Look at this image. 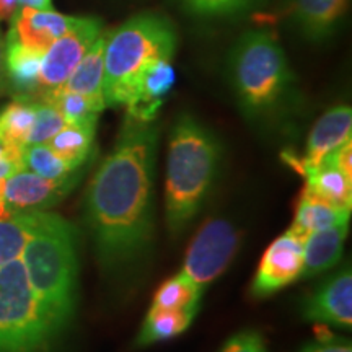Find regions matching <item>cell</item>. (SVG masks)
Instances as JSON below:
<instances>
[{"instance_id":"9a60e30c","label":"cell","mask_w":352,"mask_h":352,"mask_svg":"<svg viewBox=\"0 0 352 352\" xmlns=\"http://www.w3.org/2000/svg\"><path fill=\"white\" fill-rule=\"evenodd\" d=\"M283 157L294 170L305 176V189L310 195L336 208L351 209L352 178L342 173L329 158H324L320 165H307L294 153L285 152Z\"/></svg>"},{"instance_id":"603a6c76","label":"cell","mask_w":352,"mask_h":352,"mask_svg":"<svg viewBox=\"0 0 352 352\" xmlns=\"http://www.w3.org/2000/svg\"><path fill=\"white\" fill-rule=\"evenodd\" d=\"M38 100L51 103L57 111L63 114L67 124H98L100 113L107 108L103 101H96L90 96L74 94V91L52 90L44 94Z\"/></svg>"},{"instance_id":"7c38bea8","label":"cell","mask_w":352,"mask_h":352,"mask_svg":"<svg viewBox=\"0 0 352 352\" xmlns=\"http://www.w3.org/2000/svg\"><path fill=\"white\" fill-rule=\"evenodd\" d=\"M351 0H285V16L308 43L331 39L344 23Z\"/></svg>"},{"instance_id":"d6986e66","label":"cell","mask_w":352,"mask_h":352,"mask_svg":"<svg viewBox=\"0 0 352 352\" xmlns=\"http://www.w3.org/2000/svg\"><path fill=\"white\" fill-rule=\"evenodd\" d=\"M104 43H107V32H103L98 39L91 44L90 50L83 56V59L70 74L63 87L56 90L74 91L90 96L96 101H103V78H104ZM43 96V95H41ZM107 104V103H104Z\"/></svg>"},{"instance_id":"277c9868","label":"cell","mask_w":352,"mask_h":352,"mask_svg":"<svg viewBox=\"0 0 352 352\" xmlns=\"http://www.w3.org/2000/svg\"><path fill=\"white\" fill-rule=\"evenodd\" d=\"M178 33L166 15L142 12L107 32L103 96L107 107H124L132 82L157 57L173 59Z\"/></svg>"},{"instance_id":"ffe728a7","label":"cell","mask_w":352,"mask_h":352,"mask_svg":"<svg viewBox=\"0 0 352 352\" xmlns=\"http://www.w3.org/2000/svg\"><path fill=\"white\" fill-rule=\"evenodd\" d=\"M349 217L351 209H342L328 204V202L310 195L307 189H303L300 199L297 202L296 219H294L292 227L289 230L294 235H297L302 241H305L310 233L338 226V223L342 222H349Z\"/></svg>"},{"instance_id":"5bb4252c","label":"cell","mask_w":352,"mask_h":352,"mask_svg":"<svg viewBox=\"0 0 352 352\" xmlns=\"http://www.w3.org/2000/svg\"><path fill=\"white\" fill-rule=\"evenodd\" d=\"M303 316L310 321L351 328L352 324V274L342 270L324 283L305 303Z\"/></svg>"},{"instance_id":"5b68a950","label":"cell","mask_w":352,"mask_h":352,"mask_svg":"<svg viewBox=\"0 0 352 352\" xmlns=\"http://www.w3.org/2000/svg\"><path fill=\"white\" fill-rule=\"evenodd\" d=\"M228 78L241 109L252 118L274 111L294 83L287 57L270 30L241 34L228 57Z\"/></svg>"},{"instance_id":"7a4b0ae2","label":"cell","mask_w":352,"mask_h":352,"mask_svg":"<svg viewBox=\"0 0 352 352\" xmlns=\"http://www.w3.org/2000/svg\"><path fill=\"white\" fill-rule=\"evenodd\" d=\"M44 315L57 331L72 315L76 297V235L56 214H28V235L20 256Z\"/></svg>"},{"instance_id":"8992f818","label":"cell","mask_w":352,"mask_h":352,"mask_svg":"<svg viewBox=\"0 0 352 352\" xmlns=\"http://www.w3.org/2000/svg\"><path fill=\"white\" fill-rule=\"evenodd\" d=\"M56 333L23 261L16 258L0 267V352H41Z\"/></svg>"},{"instance_id":"8d00e7d4","label":"cell","mask_w":352,"mask_h":352,"mask_svg":"<svg viewBox=\"0 0 352 352\" xmlns=\"http://www.w3.org/2000/svg\"><path fill=\"white\" fill-rule=\"evenodd\" d=\"M21 151L23 148H13L0 139V158H13V160H21Z\"/></svg>"},{"instance_id":"1f68e13d","label":"cell","mask_w":352,"mask_h":352,"mask_svg":"<svg viewBox=\"0 0 352 352\" xmlns=\"http://www.w3.org/2000/svg\"><path fill=\"white\" fill-rule=\"evenodd\" d=\"M329 160L333 162L334 165L340 168L346 176L352 178V144L351 140H347L346 144H342L336 152H333L331 155L328 157Z\"/></svg>"},{"instance_id":"ba28073f","label":"cell","mask_w":352,"mask_h":352,"mask_svg":"<svg viewBox=\"0 0 352 352\" xmlns=\"http://www.w3.org/2000/svg\"><path fill=\"white\" fill-rule=\"evenodd\" d=\"M103 32V21L100 19L78 16L77 23L59 39H56L43 54L38 95L34 100L63 87L74 69L83 59V56L87 54V51L90 50L91 44Z\"/></svg>"},{"instance_id":"e0dca14e","label":"cell","mask_w":352,"mask_h":352,"mask_svg":"<svg viewBox=\"0 0 352 352\" xmlns=\"http://www.w3.org/2000/svg\"><path fill=\"white\" fill-rule=\"evenodd\" d=\"M43 52L30 50L13 38L6 39V82L15 98L34 100L38 95Z\"/></svg>"},{"instance_id":"44dd1931","label":"cell","mask_w":352,"mask_h":352,"mask_svg":"<svg viewBox=\"0 0 352 352\" xmlns=\"http://www.w3.org/2000/svg\"><path fill=\"white\" fill-rule=\"evenodd\" d=\"M196 314L197 310H192V308L168 310V308L152 305L147 316H145L138 340H135V346L145 347L179 336L191 327Z\"/></svg>"},{"instance_id":"83f0119b","label":"cell","mask_w":352,"mask_h":352,"mask_svg":"<svg viewBox=\"0 0 352 352\" xmlns=\"http://www.w3.org/2000/svg\"><path fill=\"white\" fill-rule=\"evenodd\" d=\"M263 0H179L188 13L204 19H219L248 12L259 6Z\"/></svg>"},{"instance_id":"8fae6325","label":"cell","mask_w":352,"mask_h":352,"mask_svg":"<svg viewBox=\"0 0 352 352\" xmlns=\"http://www.w3.org/2000/svg\"><path fill=\"white\" fill-rule=\"evenodd\" d=\"M176 72L171 59L157 57L142 67L132 82L126 101L127 118L140 122H152L166 96L173 90Z\"/></svg>"},{"instance_id":"d6a6232c","label":"cell","mask_w":352,"mask_h":352,"mask_svg":"<svg viewBox=\"0 0 352 352\" xmlns=\"http://www.w3.org/2000/svg\"><path fill=\"white\" fill-rule=\"evenodd\" d=\"M19 10V0H0V21L12 20Z\"/></svg>"},{"instance_id":"cb8c5ba5","label":"cell","mask_w":352,"mask_h":352,"mask_svg":"<svg viewBox=\"0 0 352 352\" xmlns=\"http://www.w3.org/2000/svg\"><path fill=\"white\" fill-rule=\"evenodd\" d=\"M34 100L15 98L0 111V139L13 148H23L34 122Z\"/></svg>"},{"instance_id":"f546056e","label":"cell","mask_w":352,"mask_h":352,"mask_svg":"<svg viewBox=\"0 0 352 352\" xmlns=\"http://www.w3.org/2000/svg\"><path fill=\"white\" fill-rule=\"evenodd\" d=\"M220 352H266V344L261 334L256 331L239 333L228 340Z\"/></svg>"},{"instance_id":"7402d4cb","label":"cell","mask_w":352,"mask_h":352,"mask_svg":"<svg viewBox=\"0 0 352 352\" xmlns=\"http://www.w3.org/2000/svg\"><path fill=\"white\" fill-rule=\"evenodd\" d=\"M95 131L96 126L90 124H65L46 144L70 168L78 170L94 151Z\"/></svg>"},{"instance_id":"30bf717a","label":"cell","mask_w":352,"mask_h":352,"mask_svg":"<svg viewBox=\"0 0 352 352\" xmlns=\"http://www.w3.org/2000/svg\"><path fill=\"white\" fill-rule=\"evenodd\" d=\"M303 270V241L287 230L267 246L253 280V296L267 297L298 279Z\"/></svg>"},{"instance_id":"52a82bcc","label":"cell","mask_w":352,"mask_h":352,"mask_svg":"<svg viewBox=\"0 0 352 352\" xmlns=\"http://www.w3.org/2000/svg\"><path fill=\"white\" fill-rule=\"evenodd\" d=\"M240 248V233L230 222H206L189 245L182 272L204 290L230 266Z\"/></svg>"},{"instance_id":"3957f363","label":"cell","mask_w":352,"mask_h":352,"mask_svg":"<svg viewBox=\"0 0 352 352\" xmlns=\"http://www.w3.org/2000/svg\"><path fill=\"white\" fill-rule=\"evenodd\" d=\"M220 145L209 129L189 114L175 122L166 162V220L173 235L199 212L217 173Z\"/></svg>"},{"instance_id":"2e32d148","label":"cell","mask_w":352,"mask_h":352,"mask_svg":"<svg viewBox=\"0 0 352 352\" xmlns=\"http://www.w3.org/2000/svg\"><path fill=\"white\" fill-rule=\"evenodd\" d=\"M352 109L341 104L328 109L315 126L307 140L305 157H300L307 165H320L324 158L336 152L342 144L351 140Z\"/></svg>"},{"instance_id":"74e56055","label":"cell","mask_w":352,"mask_h":352,"mask_svg":"<svg viewBox=\"0 0 352 352\" xmlns=\"http://www.w3.org/2000/svg\"><path fill=\"white\" fill-rule=\"evenodd\" d=\"M2 179L3 178H0V219H12V217H8L7 215V212H6V204H3V197H2Z\"/></svg>"},{"instance_id":"4dcf8cb0","label":"cell","mask_w":352,"mask_h":352,"mask_svg":"<svg viewBox=\"0 0 352 352\" xmlns=\"http://www.w3.org/2000/svg\"><path fill=\"white\" fill-rule=\"evenodd\" d=\"M302 352H352V346L349 341L329 336L327 340H318L314 344H308Z\"/></svg>"},{"instance_id":"d590c367","label":"cell","mask_w":352,"mask_h":352,"mask_svg":"<svg viewBox=\"0 0 352 352\" xmlns=\"http://www.w3.org/2000/svg\"><path fill=\"white\" fill-rule=\"evenodd\" d=\"M19 7H28L34 10H51L52 0H19Z\"/></svg>"},{"instance_id":"4fadbf2b","label":"cell","mask_w":352,"mask_h":352,"mask_svg":"<svg viewBox=\"0 0 352 352\" xmlns=\"http://www.w3.org/2000/svg\"><path fill=\"white\" fill-rule=\"evenodd\" d=\"M78 16H69L51 10H34L20 7L10 20L8 38H13L30 50L46 52L56 39H59L77 23Z\"/></svg>"},{"instance_id":"6da1fadb","label":"cell","mask_w":352,"mask_h":352,"mask_svg":"<svg viewBox=\"0 0 352 352\" xmlns=\"http://www.w3.org/2000/svg\"><path fill=\"white\" fill-rule=\"evenodd\" d=\"M158 129L127 118L113 152L101 162L87 191V222L101 266L134 261L152 240L153 165Z\"/></svg>"},{"instance_id":"9c48e42d","label":"cell","mask_w":352,"mask_h":352,"mask_svg":"<svg viewBox=\"0 0 352 352\" xmlns=\"http://www.w3.org/2000/svg\"><path fill=\"white\" fill-rule=\"evenodd\" d=\"M76 178L52 182L20 168L2 179V197L8 217L43 212L52 208L74 188Z\"/></svg>"},{"instance_id":"e575fe53","label":"cell","mask_w":352,"mask_h":352,"mask_svg":"<svg viewBox=\"0 0 352 352\" xmlns=\"http://www.w3.org/2000/svg\"><path fill=\"white\" fill-rule=\"evenodd\" d=\"M6 39L2 38V33H0V95H2V91H6Z\"/></svg>"},{"instance_id":"d4e9b609","label":"cell","mask_w":352,"mask_h":352,"mask_svg":"<svg viewBox=\"0 0 352 352\" xmlns=\"http://www.w3.org/2000/svg\"><path fill=\"white\" fill-rule=\"evenodd\" d=\"M21 165L25 170L52 182H64L74 178L77 173V170L70 168L63 158L51 151L47 144L25 145L21 151Z\"/></svg>"},{"instance_id":"836d02e7","label":"cell","mask_w":352,"mask_h":352,"mask_svg":"<svg viewBox=\"0 0 352 352\" xmlns=\"http://www.w3.org/2000/svg\"><path fill=\"white\" fill-rule=\"evenodd\" d=\"M23 168L21 160H13V158H0V178H7L16 170Z\"/></svg>"},{"instance_id":"484cf974","label":"cell","mask_w":352,"mask_h":352,"mask_svg":"<svg viewBox=\"0 0 352 352\" xmlns=\"http://www.w3.org/2000/svg\"><path fill=\"white\" fill-rule=\"evenodd\" d=\"M201 287L192 283L183 272L170 277L166 283L160 285L153 297V307L168 308V310H182V308H192L197 310L202 297Z\"/></svg>"},{"instance_id":"ac0fdd59","label":"cell","mask_w":352,"mask_h":352,"mask_svg":"<svg viewBox=\"0 0 352 352\" xmlns=\"http://www.w3.org/2000/svg\"><path fill=\"white\" fill-rule=\"evenodd\" d=\"M349 222L316 230L303 241V270L300 277H314L336 266L342 256Z\"/></svg>"},{"instance_id":"f1b7e54d","label":"cell","mask_w":352,"mask_h":352,"mask_svg":"<svg viewBox=\"0 0 352 352\" xmlns=\"http://www.w3.org/2000/svg\"><path fill=\"white\" fill-rule=\"evenodd\" d=\"M34 103H36V113H34V122L26 145L50 142V139L54 138L57 132L67 124L63 114L51 103L44 100H34Z\"/></svg>"},{"instance_id":"4316f807","label":"cell","mask_w":352,"mask_h":352,"mask_svg":"<svg viewBox=\"0 0 352 352\" xmlns=\"http://www.w3.org/2000/svg\"><path fill=\"white\" fill-rule=\"evenodd\" d=\"M28 235V214L0 219V267L20 258Z\"/></svg>"}]
</instances>
